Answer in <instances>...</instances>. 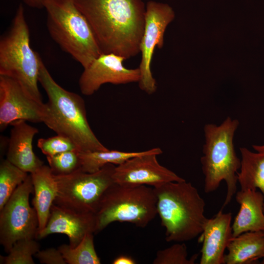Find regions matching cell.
<instances>
[{
  "label": "cell",
  "mask_w": 264,
  "mask_h": 264,
  "mask_svg": "<svg viewBox=\"0 0 264 264\" xmlns=\"http://www.w3.org/2000/svg\"><path fill=\"white\" fill-rule=\"evenodd\" d=\"M74 0L102 53H115L126 60L140 53L146 11L142 0Z\"/></svg>",
  "instance_id": "6da1fadb"
},
{
  "label": "cell",
  "mask_w": 264,
  "mask_h": 264,
  "mask_svg": "<svg viewBox=\"0 0 264 264\" xmlns=\"http://www.w3.org/2000/svg\"><path fill=\"white\" fill-rule=\"evenodd\" d=\"M39 83L48 98L43 106L42 122L57 134L71 140L79 152L108 150L97 138L89 125L84 99L56 82L43 61Z\"/></svg>",
  "instance_id": "7a4b0ae2"
},
{
  "label": "cell",
  "mask_w": 264,
  "mask_h": 264,
  "mask_svg": "<svg viewBox=\"0 0 264 264\" xmlns=\"http://www.w3.org/2000/svg\"><path fill=\"white\" fill-rule=\"evenodd\" d=\"M154 189L167 242H183L202 233L207 220L205 203L191 183L170 182Z\"/></svg>",
  "instance_id": "3957f363"
},
{
  "label": "cell",
  "mask_w": 264,
  "mask_h": 264,
  "mask_svg": "<svg viewBox=\"0 0 264 264\" xmlns=\"http://www.w3.org/2000/svg\"><path fill=\"white\" fill-rule=\"evenodd\" d=\"M240 125L236 119L227 117L220 124L208 123L203 128L205 141L200 158L206 193L218 189L222 181L226 185L223 209L231 201L237 189L238 173L241 160L237 155L234 137Z\"/></svg>",
  "instance_id": "277c9868"
},
{
  "label": "cell",
  "mask_w": 264,
  "mask_h": 264,
  "mask_svg": "<svg viewBox=\"0 0 264 264\" xmlns=\"http://www.w3.org/2000/svg\"><path fill=\"white\" fill-rule=\"evenodd\" d=\"M30 41L24 8L20 4L10 29L0 40V75L15 80L30 97L43 103L38 85L42 60Z\"/></svg>",
  "instance_id": "5b68a950"
},
{
  "label": "cell",
  "mask_w": 264,
  "mask_h": 264,
  "mask_svg": "<svg viewBox=\"0 0 264 264\" xmlns=\"http://www.w3.org/2000/svg\"><path fill=\"white\" fill-rule=\"evenodd\" d=\"M44 8L52 38L84 68L102 53L88 21L74 0H48Z\"/></svg>",
  "instance_id": "8992f818"
},
{
  "label": "cell",
  "mask_w": 264,
  "mask_h": 264,
  "mask_svg": "<svg viewBox=\"0 0 264 264\" xmlns=\"http://www.w3.org/2000/svg\"><path fill=\"white\" fill-rule=\"evenodd\" d=\"M95 233L115 221L146 227L157 215L154 188L114 183L106 191L96 212Z\"/></svg>",
  "instance_id": "52a82bcc"
},
{
  "label": "cell",
  "mask_w": 264,
  "mask_h": 264,
  "mask_svg": "<svg viewBox=\"0 0 264 264\" xmlns=\"http://www.w3.org/2000/svg\"><path fill=\"white\" fill-rule=\"evenodd\" d=\"M115 167L108 164L94 173L79 169L69 175H54L58 186L54 204L78 213L95 214L106 191L114 183Z\"/></svg>",
  "instance_id": "ba28073f"
},
{
  "label": "cell",
  "mask_w": 264,
  "mask_h": 264,
  "mask_svg": "<svg viewBox=\"0 0 264 264\" xmlns=\"http://www.w3.org/2000/svg\"><path fill=\"white\" fill-rule=\"evenodd\" d=\"M33 191L31 174L19 185L0 210V243L8 253L17 241L37 239L39 222L37 212L29 198Z\"/></svg>",
  "instance_id": "9c48e42d"
},
{
  "label": "cell",
  "mask_w": 264,
  "mask_h": 264,
  "mask_svg": "<svg viewBox=\"0 0 264 264\" xmlns=\"http://www.w3.org/2000/svg\"><path fill=\"white\" fill-rule=\"evenodd\" d=\"M175 12L168 4L150 0L146 4L145 25L140 44L141 62L138 67L140 89L148 94L154 93L157 84L151 71L152 58L156 47L164 45V35L168 25L174 19Z\"/></svg>",
  "instance_id": "30bf717a"
},
{
  "label": "cell",
  "mask_w": 264,
  "mask_h": 264,
  "mask_svg": "<svg viewBox=\"0 0 264 264\" xmlns=\"http://www.w3.org/2000/svg\"><path fill=\"white\" fill-rule=\"evenodd\" d=\"M162 153L159 148H152L117 165L112 175L114 182L119 184L144 185L157 188L170 182L185 180L159 164L157 156Z\"/></svg>",
  "instance_id": "8fae6325"
},
{
  "label": "cell",
  "mask_w": 264,
  "mask_h": 264,
  "mask_svg": "<svg viewBox=\"0 0 264 264\" xmlns=\"http://www.w3.org/2000/svg\"><path fill=\"white\" fill-rule=\"evenodd\" d=\"M125 60L115 53H101L84 68L79 80L81 93L91 95L107 83L122 85L138 82L140 78L139 68H126L123 64Z\"/></svg>",
  "instance_id": "7c38bea8"
},
{
  "label": "cell",
  "mask_w": 264,
  "mask_h": 264,
  "mask_svg": "<svg viewBox=\"0 0 264 264\" xmlns=\"http://www.w3.org/2000/svg\"><path fill=\"white\" fill-rule=\"evenodd\" d=\"M44 103L30 97L15 80L0 75V130L13 122H42Z\"/></svg>",
  "instance_id": "4fadbf2b"
},
{
  "label": "cell",
  "mask_w": 264,
  "mask_h": 264,
  "mask_svg": "<svg viewBox=\"0 0 264 264\" xmlns=\"http://www.w3.org/2000/svg\"><path fill=\"white\" fill-rule=\"evenodd\" d=\"M95 214L81 213L53 203L45 227L38 233L37 239H43L54 233L66 235L69 245L76 246L86 235L95 233Z\"/></svg>",
  "instance_id": "5bb4252c"
},
{
  "label": "cell",
  "mask_w": 264,
  "mask_h": 264,
  "mask_svg": "<svg viewBox=\"0 0 264 264\" xmlns=\"http://www.w3.org/2000/svg\"><path fill=\"white\" fill-rule=\"evenodd\" d=\"M232 213L222 209L212 218L207 219L202 234L200 264H224V251L233 238Z\"/></svg>",
  "instance_id": "9a60e30c"
},
{
  "label": "cell",
  "mask_w": 264,
  "mask_h": 264,
  "mask_svg": "<svg viewBox=\"0 0 264 264\" xmlns=\"http://www.w3.org/2000/svg\"><path fill=\"white\" fill-rule=\"evenodd\" d=\"M11 125L6 159L31 174L44 165L33 149V138L39 131L24 120L15 121Z\"/></svg>",
  "instance_id": "2e32d148"
},
{
  "label": "cell",
  "mask_w": 264,
  "mask_h": 264,
  "mask_svg": "<svg viewBox=\"0 0 264 264\" xmlns=\"http://www.w3.org/2000/svg\"><path fill=\"white\" fill-rule=\"evenodd\" d=\"M236 200L240 208L232 225L233 237L246 232H264V197L257 189L240 190Z\"/></svg>",
  "instance_id": "e0dca14e"
},
{
  "label": "cell",
  "mask_w": 264,
  "mask_h": 264,
  "mask_svg": "<svg viewBox=\"0 0 264 264\" xmlns=\"http://www.w3.org/2000/svg\"><path fill=\"white\" fill-rule=\"evenodd\" d=\"M30 174L34 192L33 204L38 216L39 233L47 222L51 207L57 196L58 186L49 166L43 165Z\"/></svg>",
  "instance_id": "ac0fdd59"
},
{
  "label": "cell",
  "mask_w": 264,
  "mask_h": 264,
  "mask_svg": "<svg viewBox=\"0 0 264 264\" xmlns=\"http://www.w3.org/2000/svg\"><path fill=\"white\" fill-rule=\"evenodd\" d=\"M224 264H246L264 258V232H246L233 237Z\"/></svg>",
  "instance_id": "d6986e66"
},
{
  "label": "cell",
  "mask_w": 264,
  "mask_h": 264,
  "mask_svg": "<svg viewBox=\"0 0 264 264\" xmlns=\"http://www.w3.org/2000/svg\"><path fill=\"white\" fill-rule=\"evenodd\" d=\"M254 152L241 147V166L238 173L241 190L259 189L264 197V144L253 145Z\"/></svg>",
  "instance_id": "ffe728a7"
},
{
  "label": "cell",
  "mask_w": 264,
  "mask_h": 264,
  "mask_svg": "<svg viewBox=\"0 0 264 264\" xmlns=\"http://www.w3.org/2000/svg\"><path fill=\"white\" fill-rule=\"evenodd\" d=\"M141 152H123L117 150L79 152L80 170L87 173H94L108 164L119 165L129 159L139 155Z\"/></svg>",
  "instance_id": "44dd1931"
},
{
  "label": "cell",
  "mask_w": 264,
  "mask_h": 264,
  "mask_svg": "<svg viewBox=\"0 0 264 264\" xmlns=\"http://www.w3.org/2000/svg\"><path fill=\"white\" fill-rule=\"evenodd\" d=\"M67 264H100L101 261L95 251L93 233L85 236L74 247L64 244L58 247Z\"/></svg>",
  "instance_id": "7402d4cb"
},
{
  "label": "cell",
  "mask_w": 264,
  "mask_h": 264,
  "mask_svg": "<svg viewBox=\"0 0 264 264\" xmlns=\"http://www.w3.org/2000/svg\"><path fill=\"white\" fill-rule=\"evenodd\" d=\"M28 176V173L15 166L6 158L1 161L0 165V210Z\"/></svg>",
  "instance_id": "603a6c76"
},
{
  "label": "cell",
  "mask_w": 264,
  "mask_h": 264,
  "mask_svg": "<svg viewBox=\"0 0 264 264\" xmlns=\"http://www.w3.org/2000/svg\"><path fill=\"white\" fill-rule=\"evenodd\" d=\"M40 248L35 239L18 240L13 244L7 256H0V264H34L33 256Z\"/></svg>",
  "instance_id": "cb8c5ba5"
},
{
  "label": "cell",
  "mask_w": 264,
  "mask_h": 264,
  "mask_svg": "<svg viewBox=\"0 0 264 264\" xmlns=\"http://www.w3.org/2000/svg\"><path fill=\"white\" fill-rule=\"evenodd\" d=\"M79 151L77 150L47 156L49 166L54 175H66L80 169Z\"/></svg>",
  "instance_id": "d4e9b609"
},
{
  "label": "cell",
  "mask_w": 264,
  "mask_h": 264,
  "mask_svg": "<svg viewBox=\"0 0 264 264\" xmlns=\"http://www.w3.org/2000/svg\"><path fill=\"white\" fill-rule=\"evenodd\" d=\"M198 254L188 258L187 246L183 242H176L171 246L158 250L153 262L154 264H194Z\"/></svg>",
  "instance_id": "484cf974"
},
{
  "label": "cell",
  "mask_w": 264,
  "mask_h": 264,
  "mask_svg": "<svg viewBox=\"0 0 264 264\" xmlns=\"http://www.w3.org/2000/svg\"><path fill=\"white\" fill-rule=\"evenodd\" d=\"M37 146L47 156H51L66 151L77 150L73 142L66 137L57 134L48 137L39 138Z\"/></svg>",
  "instance_id": "4316f807"
},
{
  "label": "cell",
  "mask_w": 264,
  "mask_h": 264,
  "mask_svg": "<svg viewBox=\"0 0 264 264\" xmlns=\"http://www.w3.org/2000/svg\"><path fill=\"white\" fill-rule=\"evenodd\" d=\"M34 256L41 264H66L58 248H49L42 250H40Z\"/></svg>",
  "instance_id": "83f0119b"
},
{
  "label": "cell",
  "mask_w": 264,
  "mask_h": 264,
  "mask_svg": "<svg viewBox=\"0 0 264 264\" xmlns=\"http://www.w3.org/2000/svg\"><path fill=\"white\" fill-rule=\"evenodd\" d=\"M112 264H135V261L131 257L121 255L116 258L112 262Z\"/></svg>",
  "instance_id": "f1b7e54d"
},
{
  "label": "cell",
  "mask_w": 264,
  "mask_h": 264,
  "mask_svg": "<svg viewBox=\"0 0 264 264\" xmlns=\"http://www.w3.org/2000/svg\"><path fill=\"white\" fill-rule=\"evenodd\" d=\"M22 1L29 7L35 8H44L45 2L48 0H22Z\"/></svg>",
  "instance_id": "f546056e"
}]
</instances>
